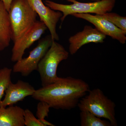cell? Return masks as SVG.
<instances>
[{"label": "cell", "instance_id": "6da1fadb", "mask_svg": "<svg viewBox=\"0 0 126 126\" xmlns=\"http://www.w3.org/2000/svg\"><path fill=\"white\" fill-rule=\"evenodd\" d=\"M89 88L88 83L81 79L60 78L56 82L35 90L32 96L47 103L50 108L70 110L78 106Z\"/></svg>", "mask_w": 126, "mask_h": 126}, {"label": "cell", "instance_id": "7a4b0ae2", "mask_svg": "<svg viewBox=\"0 0 126 126\" xmlns=\"http://www.w3.org/2000/svg\"><path fill=\"white\" fill-rule=\"evenodd\" d=\"M80 111L87 110L100 118L108 119L112 126H117L116 118V105L98 88L88 92L78 104Z\"/></svg>", "mask_w": 126, "mask_h": 126}, {"label": "cell", "instance_id": "3957f363", "mask_svg": "<svg viewBox=\"0 0 126 126\" xmlns=\"http://www.w3.org/2000/svg\"><path fill=\"white\" fill-rule=\"evenodd\" d=\"M69 53L64 47L54 40L51 46L40 61L37 70L40 75L42 87L48 86L58 81L57 71L61 61L68 58Z\"/></svg>", "mask_w": 126, "mask_h": 126}, {"label": "cell", "instance_id": "277c9868", "mask_svg": "<svg viewBox=\"0 0 126 126\" xmlns=\"http://www.w3.org/2000/svg\"><path fill=\"white\" fill-rule=\"evenodd\" d=\"M67 0L72 4H63L50 0H46L45 1V4L50 9L62 12L63 16L60 19L62 23L67 16L75 14L102 15L110 12L114 8L116 1V0H101L93 2H82L76 0Z\"/></svg>", "mask_w": 126, "mask_h": 126}, {"label": "cell", "instance_id": "5b68a950", "mask_svg": "<svg viewBox=\"0 0 126 126\" xmlns=\"http://www.w3.org/2000/svg\"><path fill=\"white\" fill-rule=\"evenodd\" d=\"M8 12L14 42L35 23L37 14L27 0H13Z\"/></svg>", "mask_w": 126, "mask_h": 126}, {"label": "cell", "instance_id": "8992f818", "mask_svg": "<svg viewBox=\"0 0 126 126\" xmlns=\"http://www.w3.org/2000/svg\"><path fill=\"white\" fill-rule=\"evenodd\" d=\"M50 35L39 41L38 45L30 52L27 58L16 61L13 67L14 73H20L23 77L29 76L34 70H37L40 61L45 55L53 41Z\"/></svg>", "mask_w": 126, "mask_h": 126}, {"label": "cell", "instance_id": "52a82bcc", "mask_svg": "<svg viewBox=\"0 0 126 126\" xmlns=\"http://www.w3.org/2000/svg\"><path fill=\"white\" fill-rule=\"evenodd\" d=\"M47 29L43 22L36 21L29 29L14 42V45L12 50L11 61L16 62L22 59L26 50L39 39Z\"/></svg>", "mask_w": 126, "mask_h": 126}, {"label": "cell", "instance_id": "ba28073f", "mask_svg": "<svg viewBox=\"0 0 126 126\" xmlns=\"http://www.w3.org/2000/svg\"><path fill=\"white\" fill-rule=\"evenodd\" d=\"M72 16L91 23L98 31L122 44L126 43V33L103 17L101 15H94L89 14H75Z\"/></svg>", "mask_w": 126, "mask_h": 126}, {"label": "cell", "instance_id": "9c48e42d", "mask_svg": "<svg viewBox=\"0 0 126 126\" xmlns=\"http://www.w3.org/2000/svg\"><path fill=\"white\" fill-rule=\"evenodd\" d=\"M32 9L39 16L40 21L43 22L49 30L53 40H59L56 32L58 22L63 16L61 12L54 10L46 5L42 0H27Z\"/></svg>", "mask_w": 126, "mask_h": 126}, {"label": "cell", "instance_id": "30bf717a", "mask_svg": "<svg viewBox=\"0 0 126 126\" xmlns=\"http://www.w3.org/2000/svg\"><path fill=\"white\" fill-rule=\"evenodd\" d=\"M106 36L96 28L90 26H85L82 31L69 39V53L72 55H74L82 46L89 43H103Z\"/></svg>", "mask_w": 126, "mask_h": 126}, {"label": "cell", "instance_id": "8fae6325", "mask_svg": "<svg viewBox=\"0 0 126 126\" xmlns=\"http://www.w3.org/2000/svg\"><path fill=\"white\" fill-rule=\"evenodd\" d=\"M35 90L29 83L22 80H18L15 84L11 82L5 92L4 98L1 102L0 107L13 106L26 97L32 96Z\"/></svg>", "mask_w": 126, "mask_h": 126}, {"label": "cell", "instance_id": "7c38bea8", "mask_svg": "<svg viewBox=\"0 0 126 126\" xmlns=\"http://www.w3.org/2000/svg\"><path fill=\"white\" fill-rule=\"evenodd\" d=\"M24 111L17 106L0 107V126H24Z\"/></svg>", "mask_w": 126, "mask_h": 126}, {"label": "cell", "instance_id": "4fadbf2b", "mask_svg": "<svg viewBox=\"0 0 126 126\" xmlns=\"http://www.w3.org/2000/svg\"><path fill=\"white\" fill-rule=\"evenodd\" d=\"M11 40V28L9 12L0 0V52L9 47Z\"/></svg>", "mask_w": 126, "mask_h": 126}, {"label": "cell", "instance_id": "5bb4252c", "mask_svg": "<svg viewBox=\"0 0 126 126\" xmlns=\"http://www.w3.org/2000/svg\"><path fill=\"white\" fill-rule=\"evenodd\" d=\"M80 111L81 126H112L109 121L102 119L87 110Z\"/></svg>", "mask_w": 126, "mask_h": 126}, {"label": "cell", "instance_id": "9a60e30c", "mask_svg": "<svg viewBox=\"0 0 126 126\" xmlns=\"http://www.w3.org/2000/svg\"><path fill=\"white\" fill-rule=\"evenodd\" d=\"M11 68L4 67L0 69V103L8 86L11 82Z\"/></svg>", "mask_w": 126, "mask_h": 126}, {"label": "cell", "instance_id": "2e32d148", "mask_svg": "<svg viewBox=\"0 0 126 126\" xmlns=\"http://www.w3.org/2000/svg\"><path fill=\"white\" fill-rule=\"evenodd\" d=\"M116 26L126 33V17L112 12H107L101 15Z\"/></svg>", "mask_w": 126, "mask_h": 126}, {"label": "cell", "instance_id": "e0dca14e", "mask_svg": "<svg viewBox=\"0 0 126 126\" xmlns=\"http://www.w3.org/2000/svg\"><path fill=\"white\" fill-rule=\"evenodd\" d=\"M39 101L37 105L36 116L40 120L44 119L46 117H48L50 107L46 102L43 101Z\"/></svg>", "mask_w": 126, "mask_h": 126}, {"label": "cell", "instance_id": "ac0fdd59", "mask_svg": "<svg viewBox=\"0 0 126 126\" xmlns=\"http://www.w3.org/2000/svg\"><path fill=\"white\" fill-rule=\"evenodd\" d=\"M25 126H44L34 116L33 113L29 109L24 111Z\"/></svg>", "mask_w": 126, "mask_h": 126}, {"label": "cell", "instance_id": "d6986e66", "mask_svg": "<svg viewBox=\"0 0 126 126\" xmlns=\"http://www.w3.org/2000/svg\"><path fill=\"white\" fill-rule=\"evenodd\" d=\"M1 0L3 2L6 10L9 12L11 2L13 0Z\"/></svg>", "mask_w": 126, "mask_h": 126}, {"label": "cell", "instance_id": "ffe728a7", "mask_svg": "<svg viewBox=\"0 0 126 126\" xmlns=\"http://www.w3.org/2000/svg\"><path fill=\"white\" fill-rule=\"evenodd\" d=\"M91 0L94 1H99L101 0Z\"/></svg>", "mask_w": 126, "mask_h": 126}]
</instances>
